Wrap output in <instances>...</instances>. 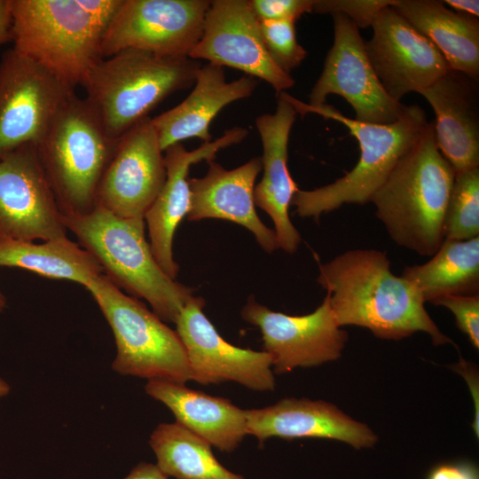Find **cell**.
Returning a JSON list of instances; mask_svg holds the SVG:
<instances>
[{"label":"cell","mask_w":479,"mask_h":479,"mask_svg":"<svg viewBox=\"0 0 479 479\" xmlns=\"http://www.w3.org/2000/svg\"><path fill=\"white\" fill-rule=\"evenodd\" d=\"M166 179L163 150L148 117L118 139L96 194V206L125 218H144Z\"/></svg>","instance_id":"17"},{"label":"cell","mask_w":479,"mask_h":479,"mask_svg":"<svg viewBox=\"0 0 479 479\" xmlns=\"http://www.w3.org/2000/svg\"><path fill=\"white\" fill-rule=\"evenodd\" d=\"M443 2L457 12L475 18L479 16V1L477 0H445Z\"/></svg>","instance_id":"38"},{"label":"cell","mask_w":479,"mask_h":479,"mask_svg":"<svg viewBox=\"0 0 479 479\" xmlns=\"http://www.w3.org/2000/svg\"><path fill=\"white\" fill-rule=\"evenodd\" d=\"M294 20L262 21L260 29L266 51L272 61L290 74L307 56L296 38Z\"/></svg>","instance_id":"30"},{"label":"cell","mask_w":479,"mask_h":479,"mask_svg":"<svg viewBox=\"0 0 479 479\" xmlns=\"http://www.w3.org/2000/svg\"><path fill=\"white\" fill-rule=\"evenodd\" d=\"M273 114L255 119V126L263 145V177L255 185V204L266 212L274 224L279 248L294 253L301 242V235L289 217L291 201L299 190L287 168L288 141L296 119L294 106L277 95Z\"/></svg>","instance_id":"20"},{"label":"cell","mask_w":479,"mask_h":479,"mask_svg":"<svg viewBox=\"0 0 479 479\" xmlns=\"http://www.w3.org/2000/svg\"><path fill=\"white\" fill-rule=\"evenodd\" d=\"M246 413L247 435L255 436L260 445L273 436L331 439L355 449L371 448L378 441L366 424L323 400L285 397L263 408L246 410Z\"/></svg>","instance_id":"19"},{"label":"cell","mask_w":479,"mask_h":479,"mask_svg":"<svg viewBox=\"0 0 479 479\" xmlns=\"http://www.w3.org/2000/svg\"><path fill=\"white\" fill-rule=\"evenodd\" d=\"M6 306V299L4 294L0 290V312L4 310Z\"/></svg>","instance_id":"40"},{"label":"cell","mask_w":479,"mask_h":479,"mask_svg":"<svg viewBox=\"0 0 479 479\" xmlns=\"http://www.w3.org/2000/svg\"><path fill=\"white\" fill-rule=\"evenodd\" d=\"M12 42V13L11 0H0V45Z\"/></svg>","instance_id":"36"},{"label":"cell","mask_w":479,"mask_h":479,"mask_svg":"<svg viewBox=\"0 0 479 479\" xmlns=\"http://www.w3.org/2000/svg\"><path fill=\"white\" fill-rule=\"evenodd\" d=\"M396 0H316L313 12L341 13L348 17L358 28L372 26L380 12L392 6Z\"/></svg>","instance_id":"31"},{"label":"cell","mask_w":479,"mask_h":479,"mask_svg":"<svg viewBox=\"0 0 479 479\" xmlns=\"http://www.w3.org/2000/svg\"><path fill=\"white\" fill-rule=\"evenodd\" d=\"M110 326L116 345L112 369L148 381H191L185 346L177 331L137 298L126 295L104 274L84 287Z\"/></svg>","instance_id":"8"},{"label":"cell","mask_w":479,"mask_h":479,"mask_svg":"<svg viewBox=\"0 0 479 479\" xmlns=\"http://www.w3.org/2000/svg\"><path fill=\"white\" fill-rule=\"evenodd\" d=\"M426 479H479V472L471 461H447L433 467Z\"/></svg>","instance_id":"34"},{"label":"cell","mask_w":479,"mask_h":479,"mask_svg":"<svg viewBox=\"0 0 479 479\" xmlns=\"http://www.w3.org/2000/svg\"><path fill=\"white\" fill-rule=\"evenodd\" d=\"M10 389L9 384L0 378V398L5 397L10 392Z\"/></svg>","instance_id":"39"},{"label":"cell","mask_w":479,"mask_h":479,"mask_svg":"<svg viewBox=\"0 0 479 479\" xmlns=\"http://www.w3.org/2000/svg\"><path fill=\"white\" fill-rule=\"evenodd\" d=\"M479 235V168L455 174L445 220L444 239L467 240Z\"/></svg>","instance_id":"29"},{"label":"cell","mask_w":479,"mask_h":479,"mask_svg":"<svg viewBox=\"0 0 479 479\" xmlns=\"http://www.w3.org/2000/svg\"><path fill=\"white\" fill-rule=\"evenodd\" d=\"M0 267L20 268L46 278L71 280L83 287L103 274L96 258L67 236L42 243L0 240Z\"/></svg>","instance_id":"27"},{"label":"cell","mask_w":479,"mask_h":479,"mask_svg":"<svg viewBox=\"0 0 479 479\" xmlns=\"http://www.w3.org/2000/svg\"><path fill=\"white\" fill-rule=\"evenodd\" d=\"M204 305L203 298L193 295L175 323L186 351L191 381L201 385L233 381L255 391H273L271 355L226 342L203 312Z\"/></svg>","instance_id":"14"},{"label":"cell","mask_w":479,"mask_h":479,"mask_svg":"<svg viewBox=\"0 0 479 479\" xmlns=\"http://www.w3.org/2000/svg\"><path fill=\"white\" fill-rule=\"evenodd\" d=\"M122 0H11L13 49L68 87L102 58L105 30Z\"/></svg>","instance_id":"3"},{"label":"cell","mask_w":479,"mask_h":479,"mask_svg":"<svg viewBox=\"0 0 479 479\" xmlns=\"http://www.w3.org/2000/svg\"><path fill=\"white\" fill-rule=\"evenodd\" d=\"M430 303L447 308L453 314L457 327L475 349H479V294L447 295Z\"/></svg>","instance_id":"32"},{"label":"cell","mask_w":479,"mask_h":479,"mask_svg":"<svg viewBox=\"0 0 479 479\" xmlns=\"http://www.w3.org/2000/svg\"><path fill=\"white\" fill-rule=\"evenodd\" d=\"M260 22L296 21L306 12H312L316 0H248Z\"/></svg>","instance_id":"33"},{"label":"cell","mask_w":479,"mask_h":479,"mask_svg":"<svg viewBox=\"0 0 479 479\" xmlns=\"http://www.w3.org/2000/svg\"><path fill=\"white\" fill-rule=\"evenodd\" d=\"M36 145L0 157V240H48L67 236Z\"/></svg>","instance_id":"13"},{"label":"cell","mask_w":479,"mask_h":479,"mask_svg":"<svg viewBox=\"0 0 479 479\" xmlns=\"http://www.w3.org/2000/svg\"><path fill=\"white\" fill-rule=\"evenodd\" d=\"M207 162L208 169L203 177L189 178L191 208L187 219L232 221L250 231L267 253L279 248L274 230L261 221L255 210L254 189L263 169L261 157L230 170L215 160Z\"/></svg>","instance_id":"21"},{"label":"cell","mask_w":479,"mask_h":479,"mask_svg":"<svg viewBox=\"0 0 479 479\" xmlns=\"http://www.w3.org/2000/svg\"><path fill=\"white\" fill-rule=\"evenodd\" d=\"M248 134L242 127H233L215 140L203 143L192 151L175 144L164 152L165 183L146 211V222L152 253L161 270L175 279L179 266L173 257V239L180 222L191 208L188 172L191 165L214 160L220 150L241 142Z\"/></svg>","instance_id":"18"},{"label":"cell","mask_w":479,"mask_h":479,"mask_svg":"<svg viewBox=\"0 0 479 479\" xmlns=\"http://www.w3.org/2000/svg\"><path fill=\"white\" fill-rule=\"evenodd\" d=\"M208 0H122L102 37L107 58L134 49L163 57H189L200 41Z\"/></svg>","instance_id":"9"},{"label":"cell","mask_w":479,"mask_h":479,"mask_svg":"<svg viewBox=\"0 0 479 479\" xmlns=\"http://www.w3.org/2000/svg\"><path fill=\"white\" fill-rule=\"evenodd\" d=\"M478 82L449 68L420 92L435 112L436 141L455 174L479 168Z\"/></svg>","instance_id":"22"},{"label":"cell","mask_w":479,"mask_h":479,"mask_svg":"<svg viewBox=\"0 0 479 479\" xmlns=\"http://www.w3.org/2000/svg\"><path fill=\"white\" fill-rule=\"evenodd\" d=\"M392 7L434 43L449 68L479 80L478 18L436 0H396Z\"/></svg>","instance_id":"25"},{"label":"cell","mask_w":479,"mask_h":479,"mask_svg":"<svg viewBox=\"0 0 479 479\" xmlns=\"http://www.w3.org/2000/svg\"><path fill=\"white\" fill-rule=\"evenodd\" d=\"M62 221L113 284L145 299L162 321L176 323L192 289L161 270L145 239L144 218L121 217L96 206L85 215H63Z\"/></svg>","instance_id":"5"},{"label":"cell","mask_w":479,"mask_h":479,"mask_svg":"<svg viewBox=\"0 0 479 479\" xmlns=\"http://www.w3.org/2000/svg\"><path fill=\"white\" fill-rule=\"evenodd\" d=\"M242 318L257 326L263 351L271 355L274 374L312 367L341 357L348 334L338 325L326 294L311 313L291 316L271 310L251 296Z\"/></svg>","instance_id":"12"},{"label":"cell","mask_w":479,"mask_h":479,"mask_svg":"<svg viewBox=\"0 0 479 479\" xmlns=\"http://www.w3.org/2000/svg\"><path fill=\"white\" fill-rule=\"evenodd\" d=\"M189 58L240 70L269 83L277 95L295 82L266 51L260 21L248 0L211 1L202 35Z\"/></svg>","instance_id":"15"},{"label":"cell","mask_w":479,"mask_h":479,"mask_svg":"<svg viewBox=\"0 0 479 479\" xmlns=\"http://www.w3.org/2000/svg\"><path fill=\"white\" fill-rule=\"evenodd\" d=\"M145 389L172 412L176 422L221 452H232L247 435L246 410L229 399L165 381H148Z\"/></svg>","instance_id":"24"},{"label":"cell","mask_w":479,"mask_h":479,"mask_svg":"<svg viewBox=\"0 0 479 479\" xmlns=\"http://www.w3.org/2000/svg\"><path fill=\"white\" fill-rule=\"evenodd\" d=\"M455 171L440 152L430 122L371 198L391 240L432 256L444 240V220Z\"/></svg>","instance_id":"2"},{"label":"cell","mask_w":479,"mask_h":479,"mask_svg":"<svg viewBox=\"0 0 479 479\" xmlns=\"http://www.w3.org/2000/svg\"><path fill=\"white\" fill-rule=\"evenodd\" d=\"M373 36L365 41L369 61L387 94L395 101L420 93L449 67L439 50L392 6L373 20Z\"/></svg>","instance_id":"16"},{"label":"cell","mask_w":479,"mask_h":479,"mask_svg":"<svg viewBox=\"0 0 479 479\" xmlns=\"http://www.w3.org/2000/svg\"><path fill=\"white\" fill-rule=\"evenodd\" d=\"M123 479H168L156 464L140 462Z\"/></svg>","instance_id":"37"},{"label":"cell","mask_w":479,"mask_h":479,"mask_svg":"<svg viewBox=\"0 0 479 479\" xmlns=\"http://www.w3.org/2000/svg\"><path fill=\"white\" fill-rule=\"evenodd\" d=\"M85 98L74 92L36 145L37 153L64 216L96 207L102 176L117 146Z\"/></svg>","instance_id":"7"},{"label":"cell","mask_w":479,"mask_h":479,"mask_svg":"<svg viewBox=\"0 0 479 479\" xmlns=\"http://www.w3.org/2000/svg\"><path fill=\"white\" fill-rule=\"evenodd\" d=\"M200 67L189 57L127 49L98 60L80 86L107 135L119 139L168 97L192 86Z\"/></svg>","instance_id":"6"},{"label":"cell","mask_w":479,"mask_h":479,"mask_svg":"<svg viewBox=\"0 0 479 479\" xmlns=\"http://www.w3.org/2000/svg\"><path fill=\"white\" fill-rule=\"evenodd\" d=\"M317 281L326 291L341 327H365L380 339L394 341L423 332L435 346L455 345L427 312L414 287L391 271L386 252H343L319 264Z\"/></svg>","instance_id":"1"},{"label":"cell","mask_w":479,"mask_h":479,"mask_svg":"<svg viewBox=\"0 0 479 479\" xmlns=\"http://www.w3.org/2000/svg\"><path fill=\"white\" fill-rule=\"evenodd\" d=\"M401 276L425 302L447 295L479 294V237L444 239L428 262L404 267Z\"/></svg>","instance_id":"26"},{"label":"cell","mask_w":479,"mask_h":479,"mask_svg":"<svg viewBox=\"0 0 479 479\" xmlns=\"http://www.w3.org/2000/svg\"><path fill=\"white\" fill-rule=\"evenodd\" d=\"M332 16L334 43L307 104L324 105L329 95L335 94L352 106L359 122L389 124L397 121L406 106L393 100L383 89L367 57L359 28L343 14Z\"/></svg>","instance_id":"11"},{"label":"cell","mask_w":479,"mask_h":479,"mask_svg":"<svg viewBox=\"0 0 479 479\" xmlns=\"http://www.w3.org/2000/svg\"><path fill=\"white\" fill-rule=\"evenodd\" d=\"M74 92L34 59L13 48L4 51L0 59V157L37 145Z\"/></svg>","instance_id":"10"},{"label":"cell","mask_w":479,"mask_h":479,"mask_svg":"<svg viewBox=\"0 0 479 479\" xmlns=\"http://www.w3.org/2000/svg\"><path fill=\"white\" fill-rule=\"evenodd\" d=\"M158 467L176 479H245L224 467L211 445L177 422L161 423L150 436Z\"/></svg>","instance_id":"28"},{"label":"cell","mask_w":479,"mask_h":479,"mask_svg":"<svg viewBox=\"0 0 479 479\" xmlns=\"http://www.w3.org/2000/svg\"><path fill=\"white\" fill-rule=\"evenodd\" d=\"M193 85L180 104L151 118L163 152L189 138L211 141L209 126L214 118L224 106L250 97L257 82L248 75L227 82L224 67L208 62L201 65Z\"/></svg>","instance_id":"23"},{"label":"cell","mask_w":479,"mask_h":479,"mask_svg":"<svg viewBox=\"0 0 479 479\" xmlns=\"http://www.w3.org/2000/svg\"><path fill=\"white\" fill-rule=\"evenodd\" d=\"M452 369L457 372L459 374H460L465 381H467V384L468 388L470 389V392L472 395L474 405H475V415H474V420L472 423V428L474 429L475 434L476 436H479V381H478V372L475 366L463 358H460V360L452 365Z\"/></svg>","instance_id":"35"},{"label":"cell","mask_w":479,"mask_h":479,"mask_svg":"<svg viewBox=\"0 0 479 479\" xmlns=\"http://www.w3.org/2000/svg\"><path fill=\"white\" fill-rule=\"evenodd\" d=\"M279 95L301 115L311 113L346 126L359 144L360 157L343 177L313 190L299 189L291 205L301 217H318L344 204L364 205L384 183L402 157L427 131L430 122L418 105L406 106L401 117L389 124L359 122L343 115L333 106H311L287 92Z\"/></svg>","instance_id":"4"}]
</instances>
